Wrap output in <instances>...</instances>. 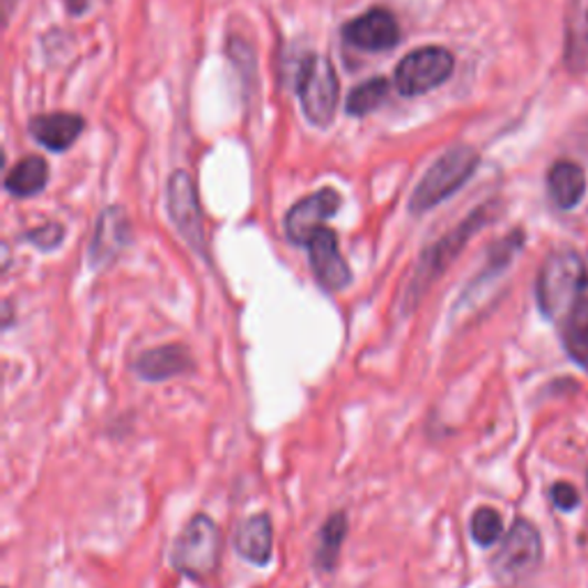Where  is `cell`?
Wrapping results in <instances>:
<instances>
[{
    "mask_svg": "<svg viewBox=\"0 0 588 588\" xmlns=\"http://www.w3.org/2000/svg\"><path fill=\"white\" fill-rule=\"evenodd\" d=\"M455 61L451 51L441 46H423L405 55L396 67V87L405 97L426 95L453 74Z\"/></svg>",
    "mask_w": 588,
    "mask_h": 588,
    "instance_id": "52a82bcc",
    "label": "cell"
},
{
    "mask_svg": "<svg viewBox=\"0 0 588 588\" xmlns=\"http://www.w3.org/2000/svg\"><path fill=\"white\" fill-rule=\"evenodd\" d=\"M49 182V166L40 157L21 159L8 175L6 189L17 198H33L44 191Z\"/></svg>",
    "mask_w": 588,
    "mask_h": 588,
    "instance_id": "ffe728a7",
    "label": "cell"
},
{
    "mask_svg": "<svg viewBox=\"0 0 588 588\" xmlns=\"http://www.w3.org/2000/svg\"><path fill=\"white\" fill-rule=\"evenodd\" d=\"M549 496L552 504L561 513H573L579 506V492L570 483H554Z\"/></svg>",
    "mask_w": 588,
    "mask_h": 588,
    "instance_id": "cb8c5ba5",
    "label": "cell"
},
{
    "mask_svg": "<svg viewBox=\"0 0 588 588\" xmlns=\"http://www.w3.org/2000/svg\"><path fill=\"white\" fill-rule=\"evenodd\" d=\"M343 38L361 51H389L400 42V25L391 12L375 8L347 23Z\"/></svg>",
    "mask_w": 588,
    "mask_h": 588,
    "instance_id": "7c38bea8",
    "label": "cell"
},
{
    "mask_svg": "<svg viewBox=\"0 0 588 588\" xmlns=\"http://www.w3.org/2000/svg\"><path fill=\"white\" fill-rule=\"evenodd\" d=\"M586 264L573 249H558L547 255L536 281V302L547 319L564 317L581 297Z\"/></svg>",
    "mask_w": 588,
    "mask_h": 588,
    "instance_id": "7a4b0ae2",
    "label": "cell"
},
{
    "mask_svg": "<svg viewBox=\"0 0 588 588\" xmlns=\"http://www.w3.org/2000/svg\"><path fill=\"white\" fill-rule=\"evenodd\" d=\"M340 193L332 187L302 198L285 217L287 240L297 246H308L315 234L325 228V221L340 210Z\"/></svg>",
    "mask_w": 588,
    "mask_h": 588,
    "instance_id": "9c48e42d",
    "label": "cell"
},
{
    "mask_svg": "<svg viewBox=\"0 0 588 588\" xmlns=\"http://www.w3.org/2000/svg\"><path fill=\"white\" fill-rule=\"evenodd\" d=\"M306 249L313 276L322 290L340 292L351 283V270L338 249V238L334 230H329L327 225L322 228Z\"/></svg>",
    "mask_w": 588,
    "mask_h": 588,
    "instance_id": "30bf717a",
    "label": "cell"
},
{
    "mask_svg": "<svg viewBox=\"0 0 588 588\" xmlns=\"http://www.w3.org/2000/svg\"><path fill=\"white\" fill-rule=\"evenodd\" d=\"M479 161L481 157L474 147H466V145L451 147L447 155H441L434 161V166L423 175V180L419 182L414 193H411L409 212L426 214L432 208H437L439 202L451 198L476 172Z\"/></svg>",
    "mask_w": 588,
    "mask_h": 588,
    "instance_id": "3957f363",
    "label": "cell"
},
{
    "mask_svg": "<svg viewBox=\"0 0 588 588\" xmlns=\"http://www.w3.org/2000/svg\"><path fill=\"white\" fill-rule=\"evenodd\" d=\"M83 117L74 113H49L38 115L31 123V134L38 143L53 153H65L67 147L81 136Z\"/></svg>",
    "mask_w": 588,
    "mask_h": 588,
    "instance_id": "9a60e30c",
    "label": "cell"
},
{
    "mask_svg": "<svg viewBox=\"0 0 588 588\" xmlns=\"http://www.w3.org/2000/svg\"><path fill=\"white\" fill-rule=\"evenodd\" d=\"M67 6H70V10L72 12H83L85 10V0H67Z\"/></svg>",
    "mask_w": 588,
    "mask_h": 588,
    "instance_id": "d4e9b609",
    "label": "cell"
},
{
    "mask_svg": "<svg viewBox=\"0 0 588 588\" xmlns=\"http://www.w3.org/2000/svg\"><path fill=\"white\" fill-rule=\"evenodd\" d=\"M584 287H588V264H586V276H584Z\"/></svg>",
    "mask_w": 588,
    "mask_h": 588,
    "instance_id": "484cf974",
    "label": "cell"
},
{
    "mask_svg": "<svg viewBox=\"0 0 588 588\" xmlns=\"http://www.w3.org/2000/svg\"><path fill=\"white\" fill-rule=\"evenodd\" d=\"M547 191L558 210H575L586 193V175L573 161H556L547 172Z\"/></svg>",
    "mask_w": 588,
    "mask_h": 588,
    "instance_id": "2e32d148",
    "label": "cell"
},
{
    "mask_svg": "<svg viewBox=\"0 0 588 588\" xmlns=\"http://www.w3.org/2000/svg\"><path fill=\"white\" fill-rule=\"evenodd\" d=\"M223 538L210 515H196L170 549V566L189 579H208L219 570Z\"/></svg>",
    "mask_w": 588,
    "mask_h": 588,
    "instance_id": "277c9868",
    "label": "cell"
},
{
    "mask_svg": "<svg viewBox=\"0 0 588 588\" xmlns=\"http://www.w3.org/2000/svg\"><path fill=\"white\" fill-rule=\"evenodd\" d=\"M561 340L570 361L588 375V297L584 294L564 315Z\"/></svg>",
    "mask_w": 588,
    "mask_h": 588,
    "instance_id": "e0dca14e",
    "label": "cell"
},
{
    "mask_svg": "<svg viewBox=\"0 0 588 588\" xmlns=\"http://www.w3.org/2000/svg\"><path fill=\"white\" fill-rule=\"evenodd\" d=\"M191 370H193V357L180 343L147 349L134 364V372L143 381H168Z\"/></svg>",
    "mask_w": 588,
    "mask_h": 588,
    "instance_id": "4fadbf2b",
    "label": "cell"
},
{
    "mask_svg": "<svg viewBox=\"0 0 588 588\" xmlns=\"http://www.w3.org/2000/svg\"><path fill=\"white\" fill-rule=\"evenodd\" d=\"M297 95L308 123L322 129L334 123L340 99V83L329 57L319 53L304 57L297 74Z\"/></svg>",
    "mask_w": 588,
    "mask_h": 588,
    "instance_id": "8992f818",
    "label": "cell"
},
{
    "mask_svg": "<svg viewBox=\"0 0 588 588\" xmlns=\"http://www.w3.org/2000/svg\"><path fill=\"white\" fill-rule=\"evenodd\" d=\"M490 219H492V204H485V208L469 214L458 228H453L449 234H444V238L421 253L402 290L400 311L405 315H409L421 304L430 287L437 283V279L451 267L453 260L469 244V240H472L485 223H490Z\"/></svg>",
    "mask_w": 588,
    "mask_h": 588,
    "instance_id": "6da1fadb",
    "label": "cell"
},
{
    "mask_svg": "<svg viewBox=\"0 0 588 588\" xmlns=\"http://www.w3.org/2000/svg\"><path fill=\"white\" fill-rule=\"evenodd\" d=\"M132 242V223L123 208H108L99 214L87 262L93 270H106Z\"/></svg>",
    "mask_w": 588,
    "mask_h": 588,
    "instance_id": "8fae6325",
    "label": "cell"
},
{
    "mask_svg": "<svg viewBox=\"0 0 588 588\" xmlns=\"http://www.w3.org/2000/svg\"><path fill=\"white\" fill-rule=\"evenodd\" d=\"M168 214L170 221L182 234V240L198 253L208 258V240H204V223H202V212L198 202V191L193 180L189 178V172L175 170L170 175L168 182Z\"/></svg>",
    "mask_w": 588,
    "mask_h": 588,
    "instance_id": "ba28073f",
    "label": "cell"
},
{
    "mask_svg": "<svg viewBox=\"0 0 588 588\" xmlns=\"http://www.w3.org/2000/svg\"><path fill=\"white\" fill-rule=\"evenodd\" d=\"M566 61L573 72H588V0H570Z\"/></svg>",
    "mask_w": 588,
    "mask_h": 588,
    "instance_id": "ac0fdd59",
    "label": "cell"
},
{
    "mask_svg": "<svg viewBox=\"0 0 588 588\" xmlns=\"http://www.w3.org/2000/svg\"><path fill=\"white\" fill-rule=\"evenodd\" d=\"M472 538L479 547H492L498 538L504 536V519L498 515V511L483 506L472 515Z\"/></svg>",
    "mask_w": 588,
    "mask_h": 588,
    "instance_id": "7402d4cb",
    "label": "cell"
},
{
    "mask_svg": "<svg viewBox=\"0 0 588 588\" xmlns=\"http://www.w3.org/2000/svg\"><path fill=\"white\" fill-rule=\"evenodd\" d=\"M345 536H347V515L343 511H338V513L327 517L325 526H322V532L317 536L315 568L319 573H332L336 568Z\"/></svg>",
    "mask_w": 588,
    "mask_h": 588,
    "instance_id": "d6986e66",
    "label": "cell"
},
{
    "mask_svg": "<svg viewBox=\"0 0 588 588\" xmlns=\"http://www.w3.org/2000/svg\"><path fill=\"white\" fill-rule=\"evenodd\" d=\"M234 549L253 566H267L274 554V526L267 513L246 517L234 532Z\"/></svg>",
    "mask_w": 588,
    "mask_h": 588,
    "instance_id": "5bb4252c",
    "label": "cell"
},
{
    "mask_svg": "<svg viewBox=\"0 0 588 588\" xmlns=\"http://www.w3.org/2000/svg\"><path fill=\"white\" fill-rule=\"evenodd\" d=\"M389 91H391V85L387 78H370L357 85L347 97V113L357 115V117L372 113L375 108H379L387 102Z\"/></svg>",
    "mask_w": 588,
    "mask_h": 588,
    "instance_id": "44dd1931",
    "label": "cell"
},
{
    "mask_svg": "<svg viewBox=\"0 0 588 588\" xmlns=\"http://www.w3.org/2000/svg\"><path fill=\"white\" fill-rule=\"evenodd\" d=\"M65 238V228L61 223H46L25 234V242L35 244L42 251H53L55 246H61Z\"/></svg>",
    "mask_w": 588,
    "mask_h": 588,
    "instance_id": "603a6c76",
    "label": "cell"
},
{
    "mask_svg": "<svg viewBox=\"0 0 588 588\" xmlns=\"http://www.w3.org/2000/svg\"><path fill=\"white\" fill-rule=\"evenodd\" d=\"M543 564V538L536 524L524 517H517L508 534L502 540V547L492 556L490 570L498 584L515 586L526 581L538 573Z\"/></svg>",
    "mask_w": 588,
    "mask_h": 588,
    "instance_id": "5b68a950",
    "label": "cell"
}]
</instances>
